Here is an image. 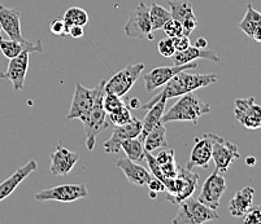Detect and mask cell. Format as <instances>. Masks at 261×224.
<instances>
[{
    "instance_id": "cell-7",
    "label": "cell",
    "mask_w": 261,
    "mask_h": 224,
    "mask_svg": "<svg viewBox=\"0 0 261 224\" xmlns=\"http://www.w3.org/2000/svg\"><path fill=\"white\" fill-rule=\"evenodd\" d=\"M99 92V86L95 88H87L81 83H75L74 93H73L72 105H70L69 113L66 114V119H80L84 123L87 119L90 110L95 103V99Z\"/></svg>"
},
{
    "instance_id": "cell-41",
    "label": "cell",
    "mask_w": 261,
    "mask_h": 224,
    "mask_svg": "<svg viewBox=\"0 0 261 224\" xmlns=\"http://www.w3.org/2000/svg\"><path fill=\"white\" fill-rule=\"evenodd\" d=\"M195 47H198V48H201V49L207 48V47H208V41H207V39H205V38H203V37L198 38V39H196Z\"/></svg>"
},
{
    "instance_id": "cell-30",
    "label": "cell",
    "mask_w": 261,
    "mask_h": 224,
    "mask_svg": "<svg viewBox=\"0 0 261 224\" xmlns=\"http://www.w3.org/2000/svg\"><path fill=\"white\" fill-rule=\"evenodd\" d=\"M63 20L65 21L66 26H85L89 22V15H87V12L85 9L80 8V7H72V8L66 9V12L64 13Z\"/></svg>"
},
{
    "instance_id": "cell-6",
    "label": "cell",
    "mask_w": 261,
    "mask_h": 224,
    "mask_svg": "<svg viewBox=\"0 0 261 224\" xmlns=\"http://www.w3.org/2000/svg\"><path fill=\"white\" fill-rule=\"evenodd\" d=\"M144 70V63H133L116 73L109 81H106L104 91L123 98L132 89L135 82L138 81L142 72Z\"/></svg>"
},
{
    "instance_id": "cell-10",
    "label": "cell",
    "mask_w": 261,
    "mask_h": 224,
    "mask_svg": "<svg viewBox=\"0 0 261 224\" xmlns=\"http://www.w3.org/2000/svg\"><path fill=\"white\" fill-rule=\"evenodd\" d=\"M212 159L216 165V170L221 174L226 173L230 165L241 157L238 147L231 141L225 140L221 136L213 134Z\"/></svg>"
},
{
    "instance_id": "cell-9",
    "label": "cell",
    "mask_w": 261,
    "mask_h": 224,
    "mask_svg": "<svg viewBox=\"0 0 261 224\" xmlns=\"http://www.w3.org/2000/svg\"><path fill=\"white\" fill-rule=\"evenodd\" d=\"M199 185V175L191 170L178 167L175 176V187L173 193H167V200L173 205H178L184 200L191 197Z\"/></svg>"
},
{
    "instance_id": "cell-25",
    "label": "cell",
    "mask_w": 261,
    "mask_h": 224,
    "mask_svg": "<svg viewBox=\"0 0 261 224\" xmlns=\"http://www.w3.org/2000/svg\"><path fill=\"white\" fill-rule=\"evenodd\" d=\"M165 105H167V100H160L156 104H153L152 107L147 109L146 117L142 121V131L139 134L138 139L143 143L146 136L148 135L159 123H161V118H163L164 113H165Z\"/></svg>"
},
{
    "instance_id": "cell-33",
    "label": "cell",
    "mask_w": 261,
    "mask_h": 224,
    "mask_svg": "<svg viewBox=\"0 0 261 224\" xmlns=\"http://www.w3.org/2000/svg\"><path fill=\"white\" fill-rule=\"evenodd\" d=\"M164 33L167 34V37L169 38H175L178 35L184 34V27H182V23L179 21L174 20V18H170L165 25L163 26Z\"/></svg>"
},
{
    "instance_id": "cell-16",
    "label": "cell",
    "mask_w": 261,
    "mask_h": 224,
    "mask_svg": "<svg viewBox=\"0 0 261 224\" xmlns=\"http://www.w3.org/2000/svg\"><path fill=\"white\" fill-rule=\"evenodd\" d=\"M213 134H204L201 139L195 138V143L190 153L187 169L192 170L194 167H201L207 169L212 159V145H213Z\"/></svg>"
},
{
    "instance_id": "cell-26",
    "label": "cell",
    "mask_w": 261,
    "mask_h": 224,
    "mask_svg": "<svg viewBox=\"0 0 261 224\" xmlns=\"http://www.w3.org/2000/svg\"><path fill=\"white\" fill-rule=\"evenodd\" d=\"M167 145V127H165V123L161 122L146 136L143 141V147L144 150L152 153L159 148H165Z\"/></svg>"
},
{
    "instance_id": "cell-22",
    "label": "cell",
    "mask_w": 261,
    "mask_h": 224,
    "mask_svg": "<svg viewBox=\"0 0 261 224\" xmlns=\"http://www.w3.org/2000/svg\"><path fill=\"white\" fill-rule=\"evenodd\" d=\"M253 196H255V189L252 187L248 185L242 188L230 200L229 213L236 218H243L253 206Z\"/></svg>"
},
{
    "instance_id": "cell-13",
    "label": "cell",
    "mask_w": 261,
    "mask_h": 224,
    "mask_svg": "<svg viewBox=\"0 0 261 224\" xmlns=\"http://www.w3.org/2000/svg\"><path fill=\"white\" fill-rule=\"evenodd\" d=\"M142 131V121L137 117H132L129 123L122 126H115L112 131V136L104 143V152L108 154L121 152V143L126 139L138 138Z\"/></svg>"
},
{
    "instance_id": "cell-21",
    "label": "cell",
    "mask_w": 261,
    "mask_h": 224,
    "mask_svg": "<svg viewBox=\"0 0 261 224\" xmlns=\"http://www.w3.org/2000/svg\"><path fill=\"white\" fill-rule=\"evenodd\" d=\"M116 166L122 170V173L126 175L127 180L134 185H147L153 175L149 173L146 167L141 166L138 162H134L129 158H120L116 162Z\"/></svg>"
},
{
    "instance_id": "cell-27",
    "label": "cell",
    "mask_w": 261,
    "mask_h": 224,
    "mask_svg": "<svg viewBox=\"0 0 261 224\" xmlns=\"http://www.w3.org/2000/svg\"><path fill=\"white\" fill-rule=\"evenodd\" d=\"M258 26H261V13L253 8L252 4H248L246 15H244L243 20L238 23V27L247 37L251 38Z\"/></svg>"
},
{
    "instance_id": "cell-18",
    "label": "cell",
    "mask_w": 261,
    "mask_h": 224,
    "mask_svg": "<svg viewBox=\"0 0 261 224\" xmlns=\"http://www.w3.org/2000/svg\"><path fill=\"white\" fill-rule=\"evenodd\" d=\"M170 7L172 18L179 21L184 27V34L190 35L198 26V20L194 13L192 4L189 0H169L168 2Z\"/></svg>"
},
{
    "instance_id": "cell-15",
    "label": "cell",
    "mask_w": 261,
    "mask_h": 224,
    "mask_svg": "<svg viewBox=\"0 0 261 224\" xmlns=\"http://www.w3.org/2000/svg\"><path fill=\"white\" fill-rule=\"evenodd\" d=\"M234 114L242 126L248 130L261 129V107L255 103V98L236 99Z\"/></svg>"
},
{
    "instance_id": "cell-37",
    "label": "cell",
    "mask_w": 261,
    "mask_h": 224,
    "mask_svg": "<svg viewBox=\"0 0 261 224\" xmlns=\"http://www.w3.org/2000/svg\"><path fill=\"white\" fill-rule=\"evenodd\" d=\"M173 44H174L175 52L185 51V49H187L190 46H191L190 35L181 34V35H178V37L173 38Z\"/></svg>"
},
{
    "instance_id": "cell-8",
    "label": "cell",
    "mask_w": 261,
    "mask_h": 224,
    "mask_svg": "<svg viewBox=\"0 0 261 224\" xmlns=\"http://www.w3.org/2000/svg\"><path fill=\"white\" fill-rule=\"evenodd\" d=\"M89 196L85 184H64L54 188H47L35 193L37 201H59V202H73L77 200L85 199Z\"/></svg>"
},
{
    "instance_id": "cell-28",
    "label": "cell",
    "mask_w": 261,
    "mask_h": 224,
    "mask_svg": "<svg viewBox=\"0 0 261 224\" xmlns=\"http://www.w3.org/2000/svg\"><path fill=\"white\" fill-rule=\"evenodd\" d=\"M121 150L125 152L126 158L134 162H143L144 161V147L143 143L138 138L126 139L121 143Z\"/></svg>"
},
{
    "instance_id": "cell-4",
    "label": "cell",
    "mask_w": 261,
    "mask_h": 224,
    "mask_svg": "<svg viewBox=\"0 0 261 224\" xmlns=\"http://www.w3.org/2000/svg\"><path fill=\"white\" fill-rule=\"evenodd\" d=\"M178 205H179L178 214L172 220L174 224H201L220 218L217 210L211 209L207 205L201 204L199 200L192 197L184 200Z\"/></svg>"
},
{
    "instance_id": "cell-19",
    "label": "cell",
    "mask_w": 261,
    "mask_h": 224,
    "mask_svg": "<svg viewBox=\"0 0 261 224\" xmlns=\"http://www.w3.org/2000/svg\"><path fill=\"white\" fill-rule=\"evenodd\" d=\"M0 27L9 39L26 42L21 33V12L18 9L8 8L0 4Z\"/></svg>"
},
{
    "instance_id": "cell-43",
    "label": "cell",
    "mask_w": 261,
    "mask_h": 224,
    "mask_svg": "<svg viewBox=\"0 0 261 224\" xmlns=\"http://www.w3.org/2000/svg\"><path fill=\"white\" fill-rule=\"evenodd\" d=\"M247 166H255L256 165V158L255 157H247L246 158Z\"/></svg>"
},
{
    "instance_id": "cell-36",
    "label": "cell",
    "mask_w": 261,
    "mask_h": 224,
    "mask_svg": "<svg viewBox=\"0 0 261 224\" xmlns=\"http://www.w3.org/2000/svg\"><path fill=\"white\" fill-rule=\"evenodd\" d=\"M243 221L247 224L261 223V205L256 207H251V210L243 216Z\"/></svg>"
},
{
    "instance_id": "cell-20",
    "label": "cell",
    "mask_w": 261,
    "mask_h": 224,
    "mask_svg": "<svg viewBox=\"0 0 261 224\" xmlns=\"http://www.w3.org/2000/svg\"><path fill=\"white\" fill-rule=\"evenodd\" d=\"M38 169V164L35 159H30V161L26 162L23 166H21L20 169H17L15 173L12 174L8 179L0 184V202L3 200L8 199L12 193L15 192L16 188L25 180L28 176L32 173H34L35 170Z\"/></svg>"
},
{
    "instance_id": "cell-24",
    "label": "cell",
    "mask_w": 261,
    "mask_h": 224,
    "mask_svg": "<svg viewBox=\"0 0 261 224\" xmlns=\"http://www.w3.org/2000/svg\"><path fill=\"white\" fill-rule=\"evenodd\" d=\"M25 49H33L34 52H40L43 53V46H42V41H37L35 43H30V42H20L15 41V39H0V51L6 56L7 58H13L18 56Z\"/></svg>"
},
{
    "instance_id": "cell-5",
    "label": "cell",
    "mask_w": 261,
    "mask_h": 224,
    "mask_svg": "<svg viewBox=\"0 0 261 224\" xmlns=\"http://www.w3.org/2000/svg\"><path fill=\"white\" fill-rule=\"evenodd\" d=\"M125 34L129 38H135V39H153V30L151 18H149V8L141 2L138 6L135 7L134 12L130 15L129 20L123 26Z\"/></svg>"
},
{
    "instance_id": "cell-12",
    "label": "cell",
    "mask_w": 261,
    "mask_h": 224,
    "mask_svg": "<svg viewBox=\"0 0 261 224\" xmlns=\"http://www.w3.org/2000/svg\"><path fill=\"white\" fill-rule=\"evenodd\" d=\"M33 52H34L33 49H25L16 57L9 58L7 70L4 73H0V78L11 82L15 91H21L25 86L26 74L29 69V56Z\"/></svg>"
},
{
    "instance_id": "cell-38",
    "label": "cell",
    "mask_w": 261,
    "mask_h": 224,
    "mask_svg": "<svg viewBox=\"0 0 261 224\" xmlns=\"http://www.w3.org/2000/svg\"><path fill=\"white\" fill-rule=\"evenodd\" d=\"M156 162H158L160 166L163 165H167L170 164V162H174L175 158H174V150L173 149H164L161 152H159V154L155 157Z\"/></svg>"
},
{
    "instance_id": "cell-32",
    "label": "cell",
    "mask_w": 261,
    "mask_h": 224,
    "mask_svg": "<svg viewBox=\"0 0 261 224\" xmlns=\"http://www.w3.org/2000/svg\"><path fill=\"white\" fill-rule=\"evenodd\" d=\"M125 101L121 100L120 96L113 95V93H109V92H104L103 98V107L106 109L107 113L116 112L117 109L122 108L125 105Z\"/></svg>"
},
{
    "instance_id": "cell-44",
    "label": "cell",
    "mask_w": 261,
    "mask_h": 224,
    "mask_svg": "<svg viewBox=\"0 0 261 224\" xmlns=\"http://www.w3.org/2000/svg\"><path fill=\"white\" fill-rule=\"evenodd\" d=\"M139 100L138 99H130V108H138Z\"/></svg>"
},
{
    "instance_id": "cell-17",
    "label": "cell",
    "mask_w": 261,
    "mask_h": 224,
    "mask_svg": "<svg viewBox=\"0 0 261 224\" xmlns=\"http://www.w3.org/2000/svg\"><path fill=\"white\" fill-rule=\"evenodd\" d=\"M51 165H49V171L54 176H66L73 170L75 164L80 159L78 153L66 149L65 147L58 145L56 149L49 154Z\"/></svg>"
},
{
    "instance_id": "cell-31",
    "label": "cell",
    "mask_w": 261,
    "mask_h": 224,
    "mask_svg": "<svg viewBox=\"0 0 261 224\" xmlns=\"http://www.w3.org/2000/svg\"><path fill=\"white\" fill-rule=\"evenodd\" d=\"M133 115L130 113V108L127 107L126 104L122 108L116 110V112L108 113V121L113 126H122V124L129 123Z\"/></svg>"
},
{
    "instance_id": "cell-11",
    "label": "cell",
    "mask_w": 261,
    "mask_h": 224,
    "mask_svg": "<svg viewBox=\"0 0 261 224\" xmlns=\"http://www.w3.org/2000/svg\"><path fill=\"white\" fill-rule=\"evenodd\" d=\"M225 190H226V180H225V178L222 176V174L220 171L215 170L208 176L207 180L204 181L198 200L201 204L211 207V209L217 210Z\"/></svg>"
},
{
    "instance_id": "cell-2",
    "label": "cell",
    "mask_w": 261,
    "mask_h": 224,
    "mask_svg": "<svg viewBox=\"0 0 261 224\" xmlns=\"http://www.w3.org/2000/svg\"><path fill=\"white\" fill-rule=\"evenodd\" d=\"M211 112V105L203 103L192 92L179 96V100L174 105H172L167 113H164L161 122L169 123V122H191L196 124L201 115Z\"/></svg>"
},
{
    "instance_id": "cell-3",
    "label": "cell",
    "mask_w": 261,
    "mask_h": 224,
    "mask_svg": "<svg viewBox=\"0 0 261 224\" xmlns=\"http://www.w3.org/2000/svg\"><path fill=\"white\" fill-rule=\"evenodd\" d=\"M104 86L106 81H101L99 83V92L95 99V103L90 110L87 119L84 122L85 134H86V147L89 150H92L96 145V138L101 131L109 127L108 113L106 112L103 107V98H104Z\"/></svg>"
},
{
    "instance_id": "cell-42",
    "label": "cell",
    "mask_w": 261,
    "mask_h": 224,
    "mask_svg": "<svg viewBox=\"0 0 261 224\" xmlns=\"http://www.w3.org/2000/svg\"><path fill=\"white\" fill-rule=\"evenodd\" d=\"M253 39V41H256L257 43H261V26H258L257 29L253 31L252 37H251Z\"/></svg>"
},
{
    "instance_id": "cell-34",
    "label": "cell",
    "mask_w": 261,
    "mask_h": 224,
    "mask_svg": "<svg viewBox=\"0 0 261 224\" xmlns=\"http://www.w3.org/2000/svg\"><path fill=\"white\" fill-rule=\"evenodd\" d=\"M158 49H159V53H160L163 57H168L170 58L175 53V48H174V44H173V38H164L159 42L158 44Z\"/></svg>"
},
{
    "instance_id": "cell-1",
    "label": "cell",
    "mask_w": 261,
    "mask_h": 224,
    "mask_svg": "<svg viewBox=\"0 0 261 224\" xmlns=\"http://www.w3.org/2000/svg\"><path fill=\"white\" fill-rule=\"evenodd\" d=\"M217 82V75L216 74H192V73H186V70L178 73L174 77L164 84V89L156 95L155 98L151 99L147 104L143 105V109H149L153 104L160 100H169L173 98H179V96L194 92L195 89L207 87L210 84Z\"/></svg>"
},
{
    "instance_id": "cell-40",
    "label": "cell",
    "mask_w": 261,
    "mask_h": 224,
    "mask_svg": "<svg viewBox=\"0 0 261 224\" xmlns=\"http://www.w3.org/2000/svg\"><path fill=\"white\" fill-rule=\"evenodd\" d=\"M68 30H66V34L69 35V37L74 38V39H80L85 35V30H84V26H80V25H70V26H66Z\"/></svg>"
},
{
    "instance_id": "cell-39",
    "label": "cell",
    "mask_w": 261,
    "mask_h": 224,
    "mask_svg": "<svg viewBox=\"0 0 261 224\" xmlns=\"http://www.w3.org/2000/svg\"><path fill=\"white\" fill-rule=\"evenodd\" d=\"M147 187H148L149 192H151V197H156L158 193L165 192V187H164L163 181L159 180V179L155 178V176L149 180V183L147 184Z\"/></svg>"
},
{
    "instance_id": "cell-14",
    "label": "cell",
    "mask_w": 261,
    "mask_h": 224,
    "mask_svg": "<svg viewBox=\"0 0 261 224\" xmlns=\"http://www.w3.org/2000/svg\"><path fill=\"white\" fill-rule=\"evenodd\" d=\"M198 63L194 61V62L184 63V65H174L173 67H160L155 68L153 70H151L149 73H147L144 75V84H146V92H153L155 89L160 88L164 84L167 83L168 81H170L175 74L184 72V70L189 69H196Z\"/></svg>"
},
{
    "instance_id": "cell-45",
    "label": "cell",
    "mask_w": 261,
    "mask_h": 224,
    "mask_svg": "<svg viewBox=\"0 0 261 224\" xmlns=\"http://www.w3.org/2000/svg\"><path fill=\"white\" fill-rule=\"evenodd\" d=\"M2 33H3V30H2V27H0V39H2Z\"/></svg>"
},
{
    "instance_id": "cell-29",
    "label": "cell",
    "mask_w": 261,
    "mask_h": 224,
    "mask_svg": "<svg viewBox=\"0 0 261 224\" xmlns=\"http://www.w3.org/2000/svg\"><path fill=\"white\" fill-rule=\"evenodd\" d=\"M149 18L152 23V30L156 31L163 29V26L172 18V13L169 9H165L160 4L152 3V6L149 7Z\"/></svg>"
},
{
    "instance_id": "cell-35",
    "label": "cell",
    "mask_w": 261,
    "mask_h": 224,
    "mask_svg": "<svg viewBox=\"0 0 261 224\" xmlns=\"http://www.w3.org/2000/svg\"><path fill=\"white\" fill-rule=\"evenodd\" d=\"M49 30L56 37H66L68 35L66 34L68 27H66V23L63 18H56V20L52 21L51 25H49Z\"/></svg>"
},
{
    "instance_id": "cell-23",
    "label": "cell",
    "mask_w": 261,
    "mask_h": 224,
    "mask_svg": "<svg viewBox=\"0 0 261 224\" xmlns=\"http://www.w3.org/2000/svg\"><path fill=\"white\" fill-rule=\"evenodd\" d=\"M172 61L174 65H184V63L194 62L198 58H203V60L213 61V62H220V57L216 55L215 52L210 51L207 48H198L195 46H190L189 48L181 52H175L172 56Z\"/></svg>"
}]
</instances>
